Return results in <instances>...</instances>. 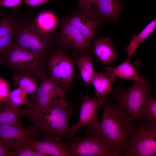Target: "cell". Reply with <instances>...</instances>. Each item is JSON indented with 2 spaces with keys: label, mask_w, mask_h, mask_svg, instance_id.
Here are the masks:
<instances>
[{
  "label": "cell",
  "mask_w": 156,
  "mask_h": 156,
  "mask_svg": "<svg viewBox=\"0 0 156 156\" xmlns=\"http://www.w3.org/2000/svg\"><path fill=\"white\" fill-rule=\"evenodd\" d=\"M0 14L2 16L5 14V13L3 11L0 9Z\"/></svg>",
  "instance_id": "33"
},
{
  "label": "cell",
  "mask_w": 156,
  "mask_h": 156,
  "mask_svg": "<svg viewBox=\"0 0 156 156\" xmlns=\"http://www.w3.org/2000/svg\"><path fill=\"white\" fill-rule=\"evenodd\" d=\"M13 76L15 85L21 88L27 94H32L36 92L38 87L36 78L31 77L28 74L15 72Z\"/></svg>",
  "instance_id": "24"
},
{
  "label": "cell",
  "mask_w": 156,
  "mask_h": 156,
  "mask_svg": "<svg viewBox=\"0 0 156 156\" xmlns=\"http://www.w3.org/2000/svg\"><path fill=\"white\" fill-rule=\"evenodd\" d=\"M10 92L8 83L3 78H0V103L2 102Z\"/></svg>",
  "instance_id": "28"
},
{
  "label": "cell",
  "mask_w": 156,
  "mask_h": 156,
  "mask_svg": "<svg viewBox=\"0 0 156 156\" xmlns=\"http://www.w3.org/2000/svg\"><path fill=\"white\" fill-rule=\"evenodd\" d=\"M62 140L61 138L55 136H45L41 141L25 138L21 140L19 144L25 143L34 150L48 155L70 156L66 142H61Z\"/></svg>",
  "instance_id": "11"
},
{
  "label": "cell",
  "mask_w": 156,
  "mask_h": 156,
  "mask_svg": "<svg viewBox=\"0 0 156 156\" xmlns=\"http://www.w3.org/2000/svg\"><path fill=\"white\" fill-rule=\"evenodd\" d=\"M22 2V0H0V6L13 7L18 6Z\"/></svg>",
  "instance_id": "30"
},
{
  "label": "cell",
  "mask_w": 156,
  "mask_h": 156,
  "mask_svg": "<svg viewBox=\"0 0 156 156\" xmlns=\"http://www.w3.org/2000/svg\"><path fill=\"white\" fill-rule=\"evenodd\" d=\"M43 58L13 43L0 59L16 73L34 75L39 77L42 73L41 69Z\"/></svg>",
  "instance_id": "5"
},
{
  "label": "cell",
  "mask_w": 156,
  "mask_h": 156,
  "mask_svg": "<svg viewBox=\"0 0 156 156\" xmlns=\"http://www.w3.org/2000/svg\"><path fill=\"white\" fill-rule=\"evenodd\" d=\"M83 12L64 19L80 30L90 45L96 31L97 23L91 13Z\"/></svg>",
  "instance_id": "14"
},
{
  "label": "cell",
  "mask_w": 156,
  "mask_h": 156,
  "mask_svg": "<svg viewBox=\"0 0 156 156\" xmlns=\"http://www.w3.org/2000/svg\"><path fill=\"white\" fill-rule=\"evenodd\" d=\"M57 22L54 13L48 11H43L37 16L34 23L40 31L47 34L56 28Z\"/></svg>",
  "instance_id": "21"
},
{
  "label": "cell",
  "mask_w": 156,
  "mask_h": 156,
  "mask_svg": "<svg viewBox=\"0 0 156 156\" xmlns=\"http://www.w3.org/2000/svg\"><path fill=\"white\" fill-rule=\"evenodd\" d=\"M138 123L122 156H155L156 126L143 120Z\"/></svg>",
  "instance_id": "4"
},
{
  "label": "cell",
  "mask_w": 156,
  "mask_h": 156,
  "mask_svg": "<svg viewBox=\"0 0 156 156\" xmlns=\"http://www.w3.org/2000/svg\"><path fill=\"white\" fill-rule=\"evenodd\" d=\"M10 153L0 139V156H10Z\"/></svg>",
  "instance_id": "32"
},
{
  "label": "cell",
  "mask_w": 156,
  "mask_h": 156,
  "mask_svg": "<svg viewBox=\"0 0 156 156\" xmlns=\"http://www.w3.org/2000/svg\"><path fill=\"white\" fill-rule=\"evenodd\" d=\"M104 99L99 97L90 98L88 94L82 98V103L79 117L77 123L70 128L72 140L79 139L76 133L80 127H88L100 129V125L98 121V116L100 108L103 107Z\"/></svg>",
  "instance_id": "8"
},
{
  "label": "cell",
  "mask_w": 156,
  "mask_h": 156,
  "mask_svg": "<svg viewBox=\"0 0 156 156\" xmlns=\"http://www.w3.org/2000/svg\"><path fill=\"white\" fill-rule=\"evenodd\" d=\"M86 136L73 142H65L70 156H120L100 129L88 127Z\"/></svg>",
  "instance_id": "3"
},
{
  "label": "cell",
  "mask_w": 156,
  "mask_h": 156,
  "mask_svg": "<svg viewBox=\"0 0 156 156\" xmlns=\"http://www.w3.org/2000/svg\"><path fill=\"white\" fill-rule=\"evenodd\" d=\"M77 65L82 79L88 86L89 85L94 73L91 58L88 56H83L79 59Z\"/></svg>",
  "instance_id": "25"
},
{
  "label": "cell",
  "mask_w": 156,
  "mask_h": 156,
  "mask_svg": "<svg viewBox=\"0 0 156 156\" xmlns=\"http://www.w3.org/2000/svg\"><path fill=\"white\" fill-rule=\"evenodd\" d=\"M93 45V52L101 64H109L116 59L114 45L109 38L100 37L94 41Z\"/></svg>",
  "instance_id": "17"
},
{
  "label": "cell",
  "mask_w": 156,
  "mask_h": 156,
  "mask_svg": "<svg viewBox=\"0 0 156 156\" xmlns=\"http://www.w3.org/2000/svg\"><path fill=\"white\" fill-rule=\"evenodd\" d=\"M60 38L62 44L67 47L86 49L89 46L80 30L65 19L62 26Z\"/></svg>",
  "instance_id": "15"
},
{
  "label": "cell",
  "mask_w": 156,
  "mask_h": 156,
  "mask_svg": "<svg viewBox=\"0 0 156 156\" xmlns=\"http://www.w3.org/2000/svg\"><path fill=\"white\" fill-rule=\"evenodd\" d=\"M76 109L65 97L43 108L31 109L29 118L40 133L45 136H55L72 140L69 119Z\"/></svg>",
  "instance_id": "2"
},
{
  "label": "cell",
  "mask_w": 156,
  "mask_h": 156,
  "mask_svg": "<svg viewBox=\"0 0 156 156\" xmlns=\"http://www.w3.org/2000/svg\"><path fill=\"white\" fill-rule=\"evenodd\" d=\"M47 155L32 149L26 144L19 145L16 149L11 151L10 156H47Z\"/></svg>",
  "instance_id": "27"
},
{
  "label": "cell",
  "mask_w": 156,
  "mask_h": 156,
  "mask_svg": "<svg viewBox=\"0 0 156 156\" xmlns=\"http://www.w3.org/2000/svg\"><path fill=\"white\" fill-rule=\"evenodd\" d=\"M27 106L21 108L11 106L3 102L0 103V126L22 127L20 117L25 116L29 118L31 113L30 108Z\"/></svg>",
  "instance_id": "16"
},
{
  "label": "cell",
  "mask_w": 156,
  "mask_h": 156,
  "mask_svg": "<svg viewBox=\"0 0 156 156\" xmlns=\"http://www.w3.org/2000/svg\"><path fill=\"white\" fill-rule=\"evenodd\" d=\"M120 0H94L93 12L105 18L116 20L122 5Z\"/></svg>",
  "instance_id": "18"
},
{
  "label": "cell",
  "mask_w": 156,
  "mask_h": 156,
  "mask_svg": "<svg viewBox=\"0 0 156 156\" xmlns=\"http://www.w3.org/2000/svg\"><path fill=\"white\" fill-rule=\"evenodd\" d=\"M50 0H23L26 5L32 7H36L43 4Z\"/></svg>",
  "instance_id": "31"
},
{
  "label": "cell",
  "mask_w": 156,
  "mask_h": 156,
  "mask_svg": "<svg viewBox=\"0 0 156 156\" xmlns=\"http://www.w3.org/2000/svg\"><path fill=\"white\" fill-rule=\"evenodd\" d=\"M40 132L34 125L28 128L0 126V139L8 150H14L20 141L25 138H37Z\"/></svg>",
  "instance_id": "12"
},
{
  "label": "cell",
  "mask_w": 156,
  "mask_h": 156,
  "mask_svg": "<svg viewBox=\"0 0 156 156\" xmlns=\"http://www.w3.org/2000/svg\"><path fill=\"white\" fill-rule=\"evenodd\" d=\"M150 87L146 81H135L127 90H115L113 93V98L116 103L138 122L142 118V105Z\"/></svg>",
  "instance_id": "6"
},
{
  "label": "cell",
  "mask_w": 156,
  "mask_h": 156,
  "mask_svg": "<svg viewBox=\"0 0 156 156\" xmlns=\"http://www.w3.org/2000/svg\"><path fill=\"white\" fill-rule=\"evenodd\" d=\"M143 120L156 126V101L148 91L142 105Z\"/></svg>",
  "instance_id": "23"
},
{
  "label": "cell",
  "mask_w": 156,
  "mask_h": 156,
  "mask_svg": "<svg viewBox=\"0 0 156 156\" xmlns=\"http://www.w3.org/2000/svg\"><path fill=\"white\" fill-rule=\"evenodd\" d=\"M47 67L53 81L59 85L70 86L75 77L74 63L70 59L61 53H55L50 59Z\"/></svg>",
  "instance_id": "10"
},
{
  "label": "cell",
  "mask_w": 156,
  "mask_h": 156,
  "mask_svg": "<svg viewBox=\"0 0 156 156\" xmlns=\"http://www.w3.org/2000/svg\"><path fill=\"white\" fill-rule=\"evenodd\" d=\"M100 130L122 156L127 149L136 122L120 105L104 99Z\"/></svg>",
  "instance_id": "1"
},
{
  "label": "cell",
  "mask_w": 156,
  "mask_h": 156,
  "mask_svg": "<svg viewBox=\"0 0 156 156\" xmlns=\"http://www.w3.org/2000/svg\"><path fill=\"white\" fill-rule=\"evenodd\" d=\"M131 58L129 57L124 62L116 67H106L105 74L108 76L112 75L135 81H146L139 76L131 65Z\"/></svg>",
  "instance_id": "19"
},
{
  "label": "cell",
  "mask_w": 156,
  "mask_h": 156,
  "mask_svg": "<svg viewBox=\"0 0 156 156\" xmlns=\"http://www.w3.org/2000/svg\"><path fill=\"white\" fill-rule=\"evenodd\" d=\"M41 83L32 94V101L28 106L31 109L44 107L54 101L65 97V92L59 85L47 78L43 73L39 77Z\"/></svg>",
  "instance_id": "9"
},
{
  "label": "cell",
  "mask_w": 156,
  "mask_h": 156,
  "mask_svg": "<svg viewBox=\"0 0 156 156\" xmlns=\"http://www.w3.org/2000/svg\"><path fill=\"white\" fill-rule=\"evenodd\" d=\"M115 81L114 76H108L102 73H94L91 83L94 88L96 97L105 99V96L112 92V86Z\"/></svg>",
  "instance_id": "20"
},
{
  "label": "cell",
  "mask_w": 156,
  "mask_h": 156,
  "mask_svg": "<svg viewBox=\"0 0 156 156\" xmlns=\"http://www.w3.org/2000/svg\"><path fill=\"white\" fill-rule=\"evenodd\" d=\"M19 24L16 19L5 14L0 19V59L13 44Z\"/></svg>",
  "instance_id": "13"
},
{
  "label": "cell",
  "mask_w": 156,
  "mask_h": 156,
  "mask_svg": "<svg viewBox=\"0 0 156 156\" xmlns=\"http://www.w3.org/2000/svg\"><path fill=\"white\" fill-rule=\"evenodd\" d=\"M94 0H78L80 8L83 12L90 13L93 12L92 6Z\"/></svg>",
  "instance_id": "29"
},
{
  "label": "cell",
  "mask_w": 156,
  "mask_h": 156,
  "mask_svg": "<svg viewBox=\"0 0 156 156\" xmlns=\"http://www.w3.org/2000/svg\"><path fill=\"white\" fill-rule=\"evenodd\" d=\"M156 26L155 18L148 24L140 34L133 36L131 40L125 49L129 57H131L140 44L149 36Z\"/></svg>",
  "instance_id": "22"
},
{
  "label": "cell",
  "mask_w": 156,
  "mask_h": 156,
  "mask_svg": "<svg viewBox=\"0 0 156 156\" xmlns=\"http://www.w3.org/2000/svg\"><path fill=\"white\" fill-rule=\"evenodd\" d=\"M27 94L21 88H18L10 91L7 97L2 101L15 107H20L23 105H29Z\"/></svg>",
  "instance_id": "26"
},
{
  "label": "cell",
  "mask_w": 156,
  "mask_h": 156,
  "mask_svg": "<svg viewBox=\"0 0 156 156\" xmlns=\"http://www.w3.org/2000/svg\"><path fill=\"white\" fill-rule=\"evenodd\" d=\"M13 43L43 58L48 44V38L45 34L34 24L20 26L15 35Z\"/></svg>",
  "instance_id": "7"
}]
</instances>
